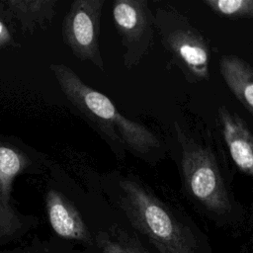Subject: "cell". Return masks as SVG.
<instances>
[{
    "mask_svg": "<svg viewBox=\"0 0 253 253\" xmlns=\"http://www.w3.org/2000/svg\"><path fill=\"white\" fill-rule=\"evenodd\" d=\"M60 89L72 108L108 143L115 155L123 159L126 152L155 164L162 158L161 140L145 126L122 115L104 94L85 84L64 64H51Z\"/></svg>",
    "mask_w": 253,
    "mask_h": 253,
    "instance_id": "cell-1",
    "label": "cell"
},
{
    "mask_svg": "<svg viewBox=\"0 0 253 253\" xmlns=\"http://www.w3.org/2000/svg\"><path fill=\"white\" fill-rule=\"evenodd\" d=\"M102 185L131 225L159 253L196 252L192 229L136 176L112 172L102 178Z\"/></svg>",
    "mask_w": 253,
    "mask_h": 253,
    "instance_id": "cell-2",
    "label": "cell"
},
{
    "mask_svg": "<svg viewBox=\"0 0 253 253\" xmlns=\"http://www.w3.org/2000/svg\"><path fill=\"white\" fill-rule=\"evenodd\" d=\"M180 146L182 186L188 197L206 211L226 216L235 208L228 175L221 165L213 143L198 136L175 122Z\"/></svg>",
    "mask_w": 253,
    "mask_h": 253,
    "instance_id": "cell-3",
    "label": "cell"
},
{
    "mask_svg": "<svg viewBox=\"0 0 253 253\" xmlns=\"http://www.w3.org/2000/svg\"><path fill=\"white\" fill-rule=\"evenodd\" d=\"M154 15V28L161 42L189 83L210 78V45L203 34L188 18L170 8H158Z\"/></svg>",
    "mask_w": 253,
    "mask_h": 253,
    "instance_id": "cell-4",
    "label": "cell"
},
{
    "mask_svg": "<svg viewBox=\"0 0 253 253\" xmlns=\"http://www.w3.org/2000/svg\"><path fill=\"white\" fill-rule=\"evenodd\" d=\"M105 0H75L62 22V39L73 55L88 61L105 72V62L99 45L102 11Z\"/></svg>",
    "mask_w": 253,
    "mask_h": 253,
    "instance_id": "cell-5",
    "label": "cell"
},
{
    "mask_svg": "<svg viewBox=\"0 0 253 253\" xmlns=\"http://www.w3.org/2000/svg\"><path fill=\"white\" fill-rule=\"evenodd\" d=\"M112 17L124 48V65L132 68L153 44L154 15L146 0H116Z\"/></svg>",
    "mask_w": 253,
    "mask_h": 253,
    "instance_id": "cell-6",
    "label": "cell"
},
{
    "mask_svg": "<svg viewBox=\"0 0 253 253\" xmlns=\"http://www.w3.org/2000/svg\"><path fill=\"white\" fill-rule=\"evenodd\" d=\"M29 164L22 153L0 145V239L12 236L22 227V221L10 203L15 177Z\"/></svg>",
    "mask_w": 253,
    "mask_h": 253,
    "instance_id": "cell-7",
    "label": "cell"
},
{
    "mask_svg": "<svg viewBox=\"0 0 253 253\" xmlns=\"http://www.w3.org/2000/svg\"><path fill=\"white\" fill-rule=\"evenodd\" d=\"M223 140L235 166L245 175L253 174V136L246 122L220 106L217 111Z\"/></svg>",
    "mask_w": 253,
    "mask_h": 253,
    "instance_id": "cell-8",
    "label": "cell"
},
{
    "mask_svg": "<svg viewBox=\"0 0 253 253\" xmlns=\"http://www.w3.org/2000/svg\"><path fill=\"white\" fill-rule=\"evenodd\" d=\"M48 221L53 231L62 238L92 243L90 231L74 205L60 192L49 190L45 196Z\"/></svg>",
    "mask_w": 253,
    "mask_h": 253,
    "instance_id": "cell-9",
    "label": "cell"
},
{
    "mask_svg": "<svg viewBox=\"0 0 253 253\" xmlns=\"http://www.w3.org/2000/svg\"><path fill=\"white\" fill-rule=\"evenodd\" d=\"M219 71L234 97L249 113H253V70L250 64L235 55L219 59Z\"/></svg>",
    "mask_w": 253,
    "mask_h": 253,
    "instance_id": "cell-10",
    "label": "cell"
},
{
    "mask_svg": "<svg viewBox=\"0 0 253 253\" xmlns=\"http://www.w3.org/2000/svg\"><path fill=\"white\" fill-rule=\"evenodd\" d=\"M96 242L103 253H148L136 240L120 228L114 229L112 233L100 231L96 236Z\"/></svg>",
    "mask_w": 253,
    "mask_h": 253,
    "instance_id": "cell-11",
    "label": "cell"
},
{
    "mask_svg": "<svg viewBox=\"0 0 253 253\" xmlns=\"http://www.w3.org/2000/svg\"><path fill=\"white\" fill-rule=\"evenodd\" d=\"M216 15L229 19H250L253 17V0H204Z\"/></svg>",
    "mask_w": 253,
    "mask_h": 253,
    "instance_id": "cell-12",
    "label": "cell"
},
{
    "mask_svg": "<svg viewBox=\"0 0 253 253\" xmlns=\"http://www.w3.org/2000/svg\"><path fill=\"white\" fill-rule=\"evenodd\" d=\"M11 40V36L5 27V25L0 21V45L5 44Z\"/></svg>",
    "mask_w": 253,
    "mask_h": 253,
    "instance_id": "cell-13",
    "label": "cell"
}]
</instances>
